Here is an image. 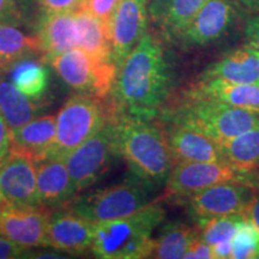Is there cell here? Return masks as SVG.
Listing matches in <instances>:
<instances>
[{
  "label": "cell",
  "instance_id": "21",
  "mask_svg": "<svg viewBox=\"0 0 259 259\" xmlns=\"http://www.w3.org/2000/svg\"><path fill=\"white\" fill-rule=\"evenodd\" d=\"M11 150L25 154L35 162L44 160L56 138V115H40L11 130Z\"/></svg>",
  "mask_w": 259,
  "mask_h": 259
},
{
  "label": "cell",
  "instance_id": "24",
  "mask_svg": "<svg viewBox=\"0 0 259 259\" xmlns=\"http://www.w3.org/2000/svg\"><path fill=\"white\" fill-rule=\"evenodd\" d=\"M42 109V101L25 96L11 80L0 79V115L10 128L15 130L36 118Z\"/></svg>",
  "mask_w": 259,
  "mask_h": 259
},
{
  "label": "cell",
  "instance_id": "36",
  "mask_svg": "<svg viewBox=\"0 0 259 259\" xmlns=\"http://www.w3.org/2000/svg\"><path fill=\"white\" fill-rule=\"evenodd\" d=\"M21 12L18 9V0H0V22L18 23Z\"/></svg>",
  "mask_w": 259,
  "mask_h": 259
},
{
  "label": "cell",
  "instance_id": "5",
  "mask_svg": "<svg viewBox=\"0 0 259 259\" xmlns=\"http://www.w3.org/2000/svg\"><path fill=\"white\" fill-rule=\"evenodd\" d=\"M168 120L197 130L222 145L259 125V113L209 100L189 99Z\"/></svg>",
  "mask_w": 259,
  "mask_h": 259
},
{
  "label": "cell",
  "instance_id": "25",
  "mask_svg": "<svg viewBox=\"0 0 259 259\" xmlns=\"http://www.w3.org/2000/svg\"><path fill=\"white\" fill-rule=\"evenodd\" d=\"M36 53H40L36 36L27 35L16 23L0 22V72Z\"/></svg>",
  "mask_w": 259,
  "mask_h": 259
},
{
  "label": "cell",
  "instance_id": "7",
  "mask_svg": "<svg viewBox=\"0 0 259 259\" xmlns=\"http://www.w3.org/2000/svg\"><path fill=\"white\" fill-rule=\"evenodd\" d=\"M115 114L109 116L99 131L64 158L77 194L94 185L119 155L115 138Z\"/></svg>",
  "mask_w": 259,
  "mask_h": 259
},
{
  "label": "cell",
  "instance_id": "17",
  "mask_svg": "<svg viewBox=\"0 0 259 259\" xmlns=\"http://www.w3.org/2000/svg\"><path fill=\"white\" fill-rule=\"evenodd\" d=\"M37 197L40 206L65 208L77 196L64 158H45L36 162Z\"/></svg>",
  "mask_w": 259,
  "mask_h": 259
},
{
  "label": "cell",
  "instance_id": "32",
  "mask_svg": "<svg viewBox=\"0 0 259 259\" xmlns=\"http://www.w3.org/2000/svg\"><path fill=\"white\" fill-rule=\"evenodd\" d=\"M87 0H37L42 15L77 11L82 9Z\"/></svg>",
  "mask_w": 259,
  "mask_h": 259
},
{
  "label": "cell",
  "instance_id": "34",
  "mask_svg": "<svg viewBox=\"0 0 259 259\" xmlns=\"http://www.w3.org/2000/svg\"><path fill=\"white\" fill-rule=\"evenodd\" d=\"M184 259H215L212 246L197 236L187 250Z\"/></svg>",
  "mask_w": 259,
  "mask_h": 259
},
{
  "label": "cell",
  "instance_id": "16",
  "mask_svg": "<svg viewBox=\"0 0 259 259\" xmlns=\"http://www.w3.org/2000/svg\"><path fill=\"white\" fill-rule=\"evenodd\" d=\"M42 60L48 63L52 58L78 47L77 11L42 15L35 35Z\"/></svg>",
  "mask_w": 259,
  "mask_h": 259
},
{
  "label": "cell",
  "instance_id": "8",
  "mask_svg": "<svg viewBox=\"0 0 259 259\" xmlns=\"http://www.w3.org/2000/svg\"><path fill=\"white\" fill-rule=\"evenodd\" d=\"M58 76L79 94L106 100L112 92L118 69L113 63H102L79 48H73L48 61Z\"/></svg>",
  "mask_w": 259,
  "mask_h": 259
},
{
  "label": "cell",
  "instance_id": "30",
  "mask_svg": "<svg viewBox=\"0 0 259 259\" xmlns=\"http://www.w3.org/2000/svg\"><path fill=\"white\" fill-rule=\"evenodd\" d=\"M232 259L259 258V232L247 219L232 240Z\"/></svg>",
  "mask_w": 259,
  "mask_h": 259
},
{
  "label": "cell",
  "instance_id": "3",
  "mask_svg": "<svg viewBox=\"0 0 259 259\" xmlns=\"http://www.w3.org/2000/svg\"><path fill=\"white\" fill-rule=\"evenodd\" d=\"M164 213L161 204L150 202L131 215L95 223L90 251L101 259L149 258L154 229L163 221Z\"/></svg>",
  "mask_w": 259,
  "mask_h": 259
},
{
  "label": "cell",
  "instance_id": "40",
  "mask_svg": "<svg viewBox=\"0 0 259 259\" xmlns=\"http://www.w3.org/2000/svg\"><path fill=\"white\" fill-rule=\"evenodd\" d=\"M234 2L238 3L239 5H241L244 9L248 10V11H259V0H234Z\"/></svg>",
  "mask_w": 259,
  "mask_h": 259
},
{
  "label": "cell",
  "instance_id": "9",
  "mask_svg": "<svg viewBox=\"0 0 259 259\" xmlns=\"http://www.w3.org/2000/svg\"><path fill=\"white\" fill-rule=\"evenodd\" d=\"M252 174L241 173L225 161L176 162L164 184L166 197L186 198L190 194L225 181L248 183Z\"/></svg>",
  "mask_w": 259,
  "mask_h": 259
},
{
  "label": "cell",
  "instance_id": "35",
  "mask_svg": "<svg viewBox=\"0 0 259 259\" xmlns=\"http://www.w3.org/2000/svg\"><path fill=\"white\" fill-rule=\"evenodd\" d=\"M27 253V248L22 247L10 239L0 235V259L23 258Z\"/></svg>",
  "mask_w": 259,
  "mask_h": 259
},
{
  "label": "cell",
  "instance_id": "39",
  "mask_svg": "<svg viewBox=\"0 0 259 259\" xmlns=\"http://www.w3.org/2000/svg\"><path fill=\"white\" fill-rule=\"evenodd\" d=\"M213 257L215 259H227L231 258L232 254V241L221 242V244L213 245Z\"/></svg>",
  "mask_w": 259,
  "mask_h": 259
},
{
  "label": "cell",
  "instance_id": "1",
  "mask_svg": "<svg viewBox=\"0 0 259 259\" xmlns=\"http://www.w3.org/2000/svg\"><path fill=\"white\" fill-rule=\"evenodd\" d=\"M174 85V71L163 45L147 34L122 61L112 88L116 113L154 120L163 113Z\"/></svg>",
  "mask_w": 259,
  "mask_h": 259
},
{
  "label": "cell",
  "instance_id": "31",
  "mask_svg": "<svg viewBox=\"0 0 259 259\" xmlns=\"http://www.w3.org/2000/svg\"><path fill=\"white\" fill-rule=\"evenodd\" d=\"M121 0H87L82 9L108 25L113 14ZM80 10V9H79Z\"/></svg>",
  "mask_w": 259,
  "mask_h": 259
},
{
  "label": "cell",
  "instance_id": "10",
  "mask_svg": "<svg viewBox=\"0 0 259 259\" xmlns=\"http://www.w3.org/2000/svg\"><path fill=\"white\" fill-rule=\"evenodd\" d=\"M251 196L252 186L248 183L225 181L186 197L187 210L196 221L245 213Z\"/></svg>",
  "mask_w": 259,
  "mask_h": 259
},
{
  "label": "cell",
  "instance_id": "19",
  "mask_svg": "<svg viewBox=\"0 0 259 259\" xmlns=\"http://www.w3.org/2000/svg\"><path fill=\"white\" fill-rule=\"evenodd\" d=\"M186 94L187 99L209 100L259 113V82L233 83L220 79H197Z\"/></svg>",
  "mask_w": 259,
  "mask_h": 259
},
{
  "label": "cell",
  "instance_id": "6",
  "mask_svg": "<svg viewBox=\"0 0 259 259\" xmlns=\"http://www.w3.org/2000/svg\"><path fill=\"white\" fill-rule=\"evenodd\" d=\"M150 184L137 178L106 189L74 197L65 206L94 223L111 221L131 215L147 206L150 200Z\"/></svg>",
  "mask_w": 259,
  "mask_h": 259
},
{
  "label": "cell",
  "instance_id": "38",
  "mask_svg": "<svg viewBox=\"0 0 259 259\" xmlns=\"http://www.w3.org/2000/svg\"><path fill=\"white\" fill-rule=\"evenodd\" d=\"M245 36L247 45L259 52V14L248 19L245 28Z\"/></svg>",
  "mask_w": 259,
  "mask_h": 259
},
{
  "label": "cell",
  "instance_id": "27",
  "mask_svg": "<svg viewBox=\"0 0 259 259\" xmlns=\"http://www.w3.org/2000/svg\"><path fill=\"white\" fill-rule=\"evenodd\" d=\"M197 238V229L184 222H169L162 228L156 239L149 258L181 259Z\"/></svg>",
  "mask_w": 259,
  "mask_h": 259
},
{
  "label": "cell",
  "instance_id": "11",
  "mask_svg": "<svg viewBox=\"0 0 259 259\" xmlns=\"http://www.w3.org/2000/svg\"><path fill=\"white\" fill-rule=\"evenodd\" d=\"M148 0H121L108 23L112 60L116 69L147 34Z\"/></svg>",
  "mask_w": 259,
  "mask_h": 259
},
{
  "label": "cell",
  "instance_id": "18",
  "mask_svg": "<svg viewBox=\"0 0 259 259\" xmlns=\"http://www.w3.org/2000/svg\"><path fill=\"white\" fill-rule=\"evenodd\" d=\"M164 134L176 162H226L221 145L197 130L170 121Z\"/></svg>",
  "mask_w": 259,
  "mask_h": 259
},
{
  "label": "cell",
  "instance_id": "29",
  "mask_svg": "<svg viewBox=\"0 0 259 259\" xmlns=\"http://www.w3.org/2000/svg\"><path fill=\"white\" fill-rule=\"evenodd\" d=\"M245 220V213L198 220L196 227L197 236L211 246L232 241Z\"/></svg>",
  "mask_w": 259,
  "mask_h": 259
},
{
  "label": "cell",
  "instance_id": "41",
  "mask_svg": "<svg viewBox=\"0 0 259 259\" xmlns=\"http://www.w3.org/2000/svg\"><path fill=\"white\" fill-rule=\"evenodd\" d=\"M31 257H35V258H65V255H59L56 253H47V252H44V253H36V255H31Z\"/></svg>",
  "mask_w": 259,
  "mask_h": 259
},
{
  "label": "cell",
  "instance_id": "12",
  "mask_svg": "<svg viewBox=\"0 0 259 259\" xmlns=\"http://www.w3.org/2000/svg\"><path fill=\"white\" fill-rule=\"evenodd\" d=\"M51 209L5 204L0 209V235L24 248L48 247Z\"/></svg>",
  "mask_w": 259,
  "mask_h": 259
},
{
  "label": "cell",
  "instance_id": "4",
  "mask_svg": "<svg viewBox=\"0 0 259 259\" xmlns=\"http://www.w3.org/2000/svg\"><path fill=\"white\" fill-rule=\"evenodd\" d=\"M114 113L112 105H105V100L87 94L73 95L56 115V138L45 158H65Z\"/></svg>",
  "mask_w": 259,
  "mask_h": 259
},
{
  "label": "cell",
  "instance_id": "2",
  "mask_svg": "<svg viewBox=\"0 0 259 259\" xmlns=\"http://www.w3.org/2000/svg\"><path fill=\"white\" fill-rule=\"evenodd\" d=\"M118 153L139 179L151 186L164 185L176 164L166 134L153 120L116 113Z\"/></svg>",
  "mask_w": 259,
  "mask_h": 259
},
{
  "label": "cell",
  "instance_id": "23",
  "mask_svg": "<svg viewBox=\"0 0 259 259\" xmlns=\"http://www.w3.org/2000/svg\"><path fill=\"white\" fill-rule=\"evenodd\" d=\"M77 23H78L77 48L87 52L102 63H113L108 25L84 9L77 10Z\"/></svg>",
  "mask_w": 259,
  "mask_h": 259
},
{
  "label": "cell",
  "instance_id": "14",
  "mask_svg": "<svg viewBox=\"0 0 259 259\" xmlns=\"http://www.w3.org/2000/svg\"><path fill=\"white\" fill-rule=\"evenodd\" d=\"M234 16L231 0H209L181 30L178 40L187 47L206 46L226 34Z\"/></svg>",
  "mask_w": 259,
  "mask_h": 259
},
{
  "label": "cell",
  "instance_id": "13",
  "mask_svg": "<svg viewBox=\"0 0 259 259\" xmlns=\"http://www.w3.org/2000/svg\"><path fill=\"white\" fill-rule=\"evenodd\" d=\"M0 193L9 205L40 206L34 158L18 151H10L0 162Z\"/></svg>",
  "mask_w": 259,
  "mask_h": 259
},
{
  "label": "cell",
  "instance_id": "28",
  "mask_svg": "<svg viewBox=\"0 0 259 259\" xmlns=\"http://www.w3.org/2000/svg\"><path fill=\"white\" fill-rule=\"evenodd\" d=\"M45 64L44 60H34L30 57L21 59L9 69L10 80L25 96L42 101L50 83V73Z\"/></svg>",
  "mask_w": 259,
  "mask_h": 259
},
{
  "label": "cell",
  "instance_id": "26",
  "mask_svg": "<svg viewBox=\"0 0 259 259\" xmlns=\"http://www.w3.org/2000/svg\"><path fill=\"white\" fill-rule=\"evenodd\" d=\"M223 157L236 170L252 174L259 170V125L221 145Z\"/></svg>",
  "mask_w": 259,
  "mask_h": 259
},
{
  "label": "cell",
  "instance_id": "15",
  "mask_svg": "<svg viewBox=\"0 0 259 259\" xmlns=\"http://www.w3.org/2000/svg\"><path fill=\"white\" fill-rule=\"evenodd\" d=\"M95 223L69 209L52 210L48 221V247L66 252L84 253L92 250Z\"/></svg>",
  "mask_w": 259,
  "mask_h": 259
},
{
  "label": "cell",
  "instance_id": "42",
  "mask_svg": "<svg viewBox=\"0 0 259 259\" xmlns=\"http://www.w3.org/2000/svg\"><path fill=\"white\" fill-rule=\"evenodd\" d=\"M4 205H5V202H4V199H3L2 193H0V209H2Z\"/></svg>",
  "mask_w": 259,
  "mask_h": 259
},
{
  "label": "cell",
  "instance_id": "33",
  "mask_svg": "<svg viewBox=\"0 0 259 259\" xmlns=\"http://www.w3.org/2000/svg\"><path fill=\"white\" fill-rule=\"evenodd\" d=\"M248 184L252 186V196L245 210V216L259 232V174L257 171L252 174Z\"/></svg>",
  "mask_w": 259,
  "mask_h": 259
},
{
  "label": "cell",
  "instance_id": "22",
  "mask_svg": "<svg viewBox=\"0 0 259 259\" xmlns=\"http://www.w3.org/2000/svg\"><path fill=\"white\" fill-rule=\"evenodd\" d=\"M209 0H153L149 15L167 36L178 38L193 16Z\"/></svg>",
  "mask_w": 259,
  "mask_h": 259
},
{
  "label": "cell",
  "instance_id": "37",
  "mask_svg": "<svg viewBox=\"0 0 259 259\" xmlns=\"http://www.w3.org/2000/svg\"><path fill=\"white\" fill-rule=\"evenodd\" d=\"M12 134L11 128L6 124L3 116L0 115V162L8 156L11 151Z\"/></svg>",
  "mask_w": 259,
  "mask_h": 259
},
{
  "label": "cell",
  "instance_id": "20",
  "mask_svg": "<svg viewBox=\"0 0 259 259\" xmlns=\"http://www.w3.org/2000/svg\"><path fill=\"white\" fill-rule=\"evenodd\" d=\"M198 79H220L233 83L259 82V52L250 45L229 51L210 64Z\"/></svg>",
  "mask_w": 259,
  "mask_h": 259
}]
</instances>
